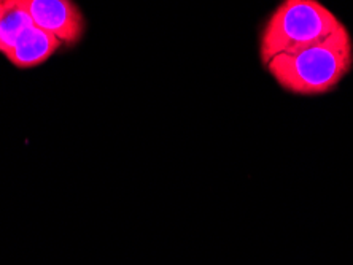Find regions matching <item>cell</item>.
<instances>
[{"label":"cell","instance_id":"1","mask_svg":"<svg viewBox=\"0 0 353 265\" xmlns=\"http://www.w3.org/2000/svg\"><path fill=\"white\" fill-rule=\"evenodd\" d=\"M264 69L290 94H330L353 69V39L344 24L319 43L272 57Z\"/></svg>","mask_w":353,"mask_h":265},{"label":"cell","instance_id":"2","mask_svg":"<svg viewBox=\"0 0 353 265\" xmlns=\"http://www.w3.org/2000/svg\"><path fill=\"white\" fill-rule=\"evenodd\" d=\"M344 23L320 0H282L259 30V59L266 65L272 57L319 43Z\"/></svg>","mask_w":353,"mask_h":265},{"label":"cell","instance_id":"3","mask_svg":"<svg viewBox=\"0 0 353 265\" xmlns=\"http://www.w3.org/2000/svg\"><path fill=\"white\" fill-rule=\"evenodd\" d=\"M32 24L58 37L64 46H77L86 30L85 14L74 0H24Z\"/></svg>","mask_w":353,"mask_h":265},{"label":"cell","instance_id":"4","mask_svg":"<svg viewBox=\"0 0 353 265\" xmlns=\"http://www.w3.org/2000/svg\"><path fill=\"white\" fill-rule=\"evenodd\" d=\"M62 46L64 45L58 37L32 24L21 32L18 40L3 57L14 69L30 70L43 65Z\"/></svg>","mask_w":353,"mask_h":265},{"label":"cell","instance_id":"5","mask_svg":"<svg viewBox=\"0 0 353 265\" xmlns=\"http://www.w3.org/2000/svg\"><path fill=\"white\" fill-rule=\"evenodd\" d=\"M29 25L32 19L24 0H0V54L5 56Z\"/></svg>","mask_w":353,"mask_h":265}]
</instances>
